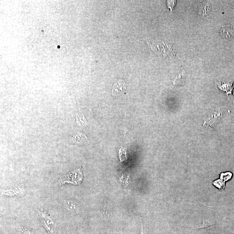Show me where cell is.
<instances>
[{
	"label": "cell",
	"mask_w": 234,
	"mask_h": 234,
	"mask_svg": "<svg viewBox=\"0 0 234 234\" xmlns=\"http://www.w3.org/2000/svg\"><path fill=\"white\" fill-rule=\"evenodd\" d=\"M23 234H30V232H29L24 231Z\"/></svg>",
	"instance_id": "10"
},
{
	"label": "cell",
	"mask_w": 234,
	"mask_h": 234,
	"mask_svg": "<svg viewBox=\"0 0 234 234\" xmlns=\"http://www.w3.org/2000/svg\"><path fill=\"white\" fill-rule=\"evenodd\" d=\"M142 231H141V234H145V233L144 231L143 230V227H142Z\"/></svg>",
	"instance_id": "11"
},
{
	"label": "cell",
	"mask_w": 234,
	"mask_h": 234,
	"mask_svg": "<svg viewBox=\"0 0 234 234\" xmlns=\"http://www.w3.org/2000/svg\"><path fill=\"white\" fill-rule=\"evenodd\" d=\"M86 137V135L83 134L79 133L78 135H77L75 136L74 137H73V139L75 141V142L79 143H82L86 141V139H87Z\"/></svg>",
	"instance_id": "6"
},
{
	"label": "cell",
	"mask_w": 234,
	"mask_h": 234,
	"mask_svg": "<svg viewBox=\"0 0 234 234\" xmlns=\"http://www.w3.org/2000/svg\"><path fill=\"white\" fill-rule=\"evenodd\" d=\"M220 33L224 38L231 40L234 38V27L229 24L223 26L220 29Z\"/></svg>",
	"instance_id": "2"
},
{
	"label": "cell",
	"mask_w": 234,
	"mask_h": 234,
	"mask_svg": "<svg viewBox=\"0 0 234 234\" xmlns=\"http://www.w3.org/2000/svg\"><path fill=\"white\" fill-rule=\"evenodd\" d=\"M120 160L121 161H123L127 159V153L125 148H121L119 151Z\"/></svg>",
	"instance_id": "8"
},
{
	"label": "cell",
	"mask_w": 234,
	"mask_h": 234,
	"mask_svg": "<svg viewBox=\"0 0 234 234\" xmlns=\"http://www.w3.org/2000/svg\"><path fill=\"white\" fill-rule=\"evenodd\" d=\"M184 75L183 73L179 75L178 77H177L176 79L174 81V85L177 86L183 84L184 81Z\"/></svg>",
	"instance_id": "7"
},
{
	"label": "cell",
	"mask_w": 234,
	"mask_h": 234,
	"mask_svg": "<svg viewBox=\"0 0 234 234\" xmlns=\"http://www.w3.org/2000/svg\"><path fill=\"white\" fill-rule=\"evenodd\" d=\"M58 48H60V46H58Z\"/></svg>",
	"instance_id": "13"
},
{
	"label": "cell",
	"mask_w": 234,
	"mask_h": 234,
	"mask_svg": "<svg viewBox=\"0 0 234 234\" xmlns=\"http://www.w3.org/2000/svg\"><path fill=\"white\" fill-rule=\"evenodd\" d=\"M200 6L199 13L202 17L208 16L211 11L212 6L210 2L207 1H201Z\"/></svg>",
	"instance_id": "5"
},
{
	"label": "cell",
	"mask_w": 234,
	"mask_h": 234,
	"mask_svg": "<svg viewBox=\"0 0 234 234\" xmlns=\"http://www.w3.org/2000/svg\"><path fill=\"white\" fill-rule=\"evenodd\" d=\"M221 117V114L219 113V111L215 112L214 114H211L207 116L205 120L204 127L210 126L213 127L215 126V124L217 123L218 121L220 119Z\"/></svg>",
	"instance_id": "3"
},
{
	"label": "cell",
	"mask_w": 234,
	"mask_h": 234,
	"mask_svg": "<svg viewBox=\"0 0 234 234\" xmlns=\"http://www.w3.org/2000/svg\"><path fill=\"white\" fill-rule=\"evenodd\" d=\"M176 1H167V5L168 8L171 11H172L174 7L175 4H176Z\"/></svg>",
	"instance_id": "9"
},
{
	"label": "cell",
	"mask_w": 234,
	"mask_h": 234,
	"mask_svg": "<svg viewBox=\"0 0 234 234\" xmlns=\"http://www.w3.org/2000/svg\"><path fill=\"white\" fill-rule=\"evenodd\" d=\"M233 95L234 96V87H233Z\"/></svg>",
	"instance_id": "12"
},
{
	"label": "cell",
	"mask_w": 234,
	"mask_h": 234,
	"mask_svg": "<svg viewBox=\"0 0 234 234\" xmlns=\"http://www.w3.org/2000/svg\"><path fill=\"white\" fill-rule=\"evenodd\" d=\"M82 179V172L80 169H77L63 177L60 180V185L65 183L78 184L81 183Z\"/></svg>",
	"instance_id": "1"
},
{
	"label": "cell",
	"mask_w": 234,
	"mask_h": 234,
	"mask_svg": "<svg viewBox=\"0 0 234 234\" xmlns=\"http://www.w3.org/2000/svg\"><path fill=\"white\" fill-rule=\"evenodd\" d=\"M126 90V87L125 82L122 79H121L113 85L112 90V94L114 95H117L123 93Z\"/></svg>",
	"instance_id": "4"
}]
</instances>
